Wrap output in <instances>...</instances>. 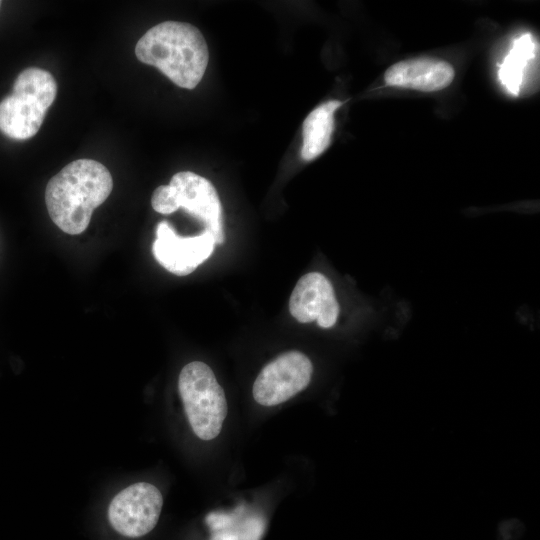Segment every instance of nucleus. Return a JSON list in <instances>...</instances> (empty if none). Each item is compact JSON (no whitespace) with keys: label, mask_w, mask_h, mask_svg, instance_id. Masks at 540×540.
<instances>
[{"label":"nucleus","mask_w":540,"mask_h":540,"mask_svg":"<svg viewBox=\"0 0 540 540\" xmlns=\"http://www.w3.org/2000/svg\"><path fill=\"white\" fill-rule=\"evenodd\" d=\"M109 170L92 159H78L53 176L45 190V203L53 223L63 232L77 235L86 230L92 213L110 195Z\"/></svg>","instance_id":"1"},{"label":"nucleus","mask_w":540,"mask_h":540,"mask_svg":"<svg viewBox=\"0 0 540 540\" xmlns=\"http://www.w3.org/2000/svg\"><path fill=\"white\" fill-rule=\"evenodd\" d=\"M137 59L158 68L174 84L195 88L201 81L209 59L202 33L195 26L165 21L150 28L137 42Z\"/></svg>","instance_id":"2"},{"label":"nucleus","mask_w":540,"mask_h":540,"mask_svg":"<svg viewBox=\"0 0 540 540\" xmlns=\"http://www.w3.org/2000/svg\"><path fill=\"white\" fill-rule=\"evenodd\" d=\"M57 95V83L46 70L30 67L15 79L12 92L0 101V131L27 140L40 129Z\"/></svg>","instance_id":"3"},{"label":"nucleus","mask_w":540,"mask_h":540,"mask_svg":"<svg viewBox=\"0 0 540 540\" xmlns=\"http://www.w3.org/2000/svg\"><path fill=\"white\" fill-rule=\"evenodd\" d=\"M178 390L193 432L202 440L216 438L227 416V400L211 368L200 361L185 365Z\"/></svg>","instance_id":"4"},{"label":"nucleus","mask_w":540,"mask_h":540,"mask_svg":"<svg viewBox=\"0 0 540 540\" xmlns=\"http://www.w3.org/2000/svg\"><path fill=\"white\" fill-rule=\"evenodd\" d=\"M151 205L161 214H171L183 208L205 225L206 230L214 235L216 244L223 243L221 203L216 189L206 178L190 171L178 172L169 185L154 190Z\"/></svg>","instance_id":"5"},{"label":"nucleus","mask_w":540,"mask_h":540,"mask_svg":"<svg viewBox=\"0 0 540 540\" xmlns=\"http://www.w3.org/2000/svg\"><path fill=\"white\" fill-rule=\"evenodd\" d=\"M162 506L163 496L155 485L137 482L113 497L108 507V520L119 534L139 538L156 526Z\"/></svg>","instance_id":"6"},{"label":"nucleus","mask_w":540,"mask_h":540,"mask_svg":"<svg viewBox=\"0 0 540 540\" xmlns=\"http://www.w3.org/2000/svg\"><path fill=\"white\" fill-rule=\"evenodd\" d=\"M313 365L299 351H289L268 363L253 384L254 400L262 406L279 405L304 390L310 383Z\"/></svg>","instance_id":"7"},{"label":"nucleus","mask_w":540,"mask_h":540,"mask_svg":"<svg viewBox=\"0 0 540 540\" xmlns=\"http://www.w3.org/2000/svg\"><path fill=\"white\" fill-rule=\"evenodd\" d=\"M214 235L209 230L189 237L179 236L167 221L156 227V239L152 252L157 262L177 276L192 273L212 254Z\"/></svg>","instance_id":"8"},{"label":"nucleus","mask_w":540,"mask_h":540,"mask_svg":"<svg viewBox=\"0 0 540 540\" xmlns=\"http://www.w3.org/2000/svg\"><path fill=\"white\" fill-rule=\"evenodd\" d=\"M289 311L300 323L316 322L322 329L334 327L340 306L330 280L320 272L303 275L290 296Z\"/></svg>","instance_id":"9"},{"label":"nucleus","mask_w":540,"mask_h":540,"mask_svg":"<svg viewBox=\"0 0 540 540\" xmlns=\"http://www.w3.org/2000/svg\"><path fill=\"white\" fill-rule=\"evenodd\" d=\"M454 77L455 71L450 63L432 58H416L389 67L384 80L388 86L433 92L449 86Z\"/></svg>","instance_id":"10"},{"label":"nucleus","mask_w":540,"mask_h":540,"mask_svg":"<svg viewBox=\"0 0 540 540\" xmlns=\"http://www.w3.org/2000/svg\"><path fill=\"white\" fill-rule=\"evenodd\" d=\"M205 523L209 540H261L267 526L264 514L245 504L230 511L210 512Z\"/></svg>","instance_id":"11"},{"label":"nucleus","mask_w":540,"mask_h":540,"mask_svg":"<svg viewBox=\"0 0 540 540\" xmlns=\"http://www.w3.org/2000/svg\"><path fill=\"white\" fill-rule=\"evenodd\" d=\"M537 54L538 44L530 33H524L513 40L498 71L499 80L509 94H520L526 73Z\"/></svg>","instance_id":"12"},{"label":"nucleus","mask_w":540,"mask_h":540,"mask_svg":"<svg viewBox=\"0 0 540 540\" xmlns=\"http://www.w3.org/2000/svg\"><path fill=\"white\" fill-rule=\"evenodd\" d=\"M341 101L325 102L311 111L303 122L301 157L311 161L320 156L329 146L334 130V112Z\"/></svg>","instance_id":"13"},{"label":"nucleus","mask_w":540,"mask_h":540,"mask_svg":"<svg viewBox=\"0 0 540 540\" xmlns=\"http://www.w3.org/2000/svg\"><path fill=\"white\" fill-rule=\"evenodd\" d=\"M1 4H2V2L0 1V7H1Z\"/></svg>","instance_id":"14"}]
</instances>
